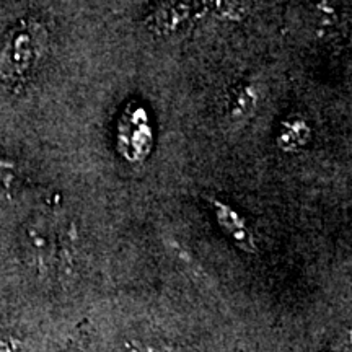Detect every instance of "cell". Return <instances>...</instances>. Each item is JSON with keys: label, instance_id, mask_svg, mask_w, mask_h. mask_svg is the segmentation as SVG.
I'll list each match as a JSON object with an SVG mask.
<instances>
[{"label": "cell", "instance_id": "cell-6", "mask_svg": "<svg viewBox=\"0 0 352 352\" xmlns=\"http://www.w3.org/2000/svg\"><path fill=\"white\" fill-rule=\"evenodd\" d=\"M212 206L215 212H217L220 226L226 228L236 241H240V243H248V233L245 230L243 220L240 219V215L220 201H212Z\"/></svg>", "mask_w": 352, "mask_h": 352}, {"label": "cell", "instance_id": "cell-2", "mask_svg": "<svg viewBox=\"0 0 352 352\" xmlns=\"http://www.w3.org/2000/svg\"><path fill=\"white\" fill-rule=\"evenodd\" d=\"M153 147V129L147 109L131 101L122 109L116 127V148L129 164H142Z\"/></svg>", "mask_w": 352, "mask_h": 352}, {"label": "cell", "instance_id": "cell-7", "mask_svg": "<svg viewBox=\"0 0 352 352\" xmlns=\"http://www.w3.org/2000/svg\"><path fill=\"white\" fill-rule=\"evenodd\" d=\"M204 10L220 20H241L246 13L243 0H201Z\"/></svg>", "mask_w": 352, "mask_h": 352}, {"label": "cell", "instance_id": "cell-1", "mask_svg": "<svg viewBox=\"0 0 352 352\" xmlns=\"http://www.w3.org/2000/svg\"><path fill=\"white\" fill-rule=\"evenodd\" d=\"M47 46L46 28L36 20L15 25L0 43V82L16 83L36 67Z\"/></svg>", "mask_w": 352, "mask_h": 352}, {"label": "cell", "instance_id": "cell-5", "mask_svg": "<svg viewBox=\"0 0 352 352\" xmlns=\"http://www.w3.org/2000/svg\"><path fill=\"white\" fill-rule=\"evenodd\" d=\"M311 129L305 121L289 120L280 124L279 134H277V145L284 152H297L310 142Z\"/></svg>", "mask_w": 352, "mask_h": 352}, {"label": "cell", "instance_id": "cell-3", "mask_svg": "<svg viewBox=\"0 0 352 352\" xmlns=\"http://www.w3.org/2000/svg\"><path fill=\"white\" fill-rule=\"evenodd\" d=\"M189 15H191V8L188 3L179 2V0H170L148 16L147 25L152 32L170 36L188 23Z\"/></svg>", "mask_w": 352, "mask_h": 352}, {"label": "cell", "instance_id": "cell-4", "mask_svg": "<svg viewBox=\"0 0 352 352\" xmlns=\"http://www.w3.org/2000/svg\"><path fill=\"white\" fill-rule=\"evenodd\" d=\"M258 95L252 85H240L230 95L227 104V116L230 124L240 126L253 116L256 111Z\"/></svg>", "mask_w": 352, "mask_h": 352}]
</instances>
